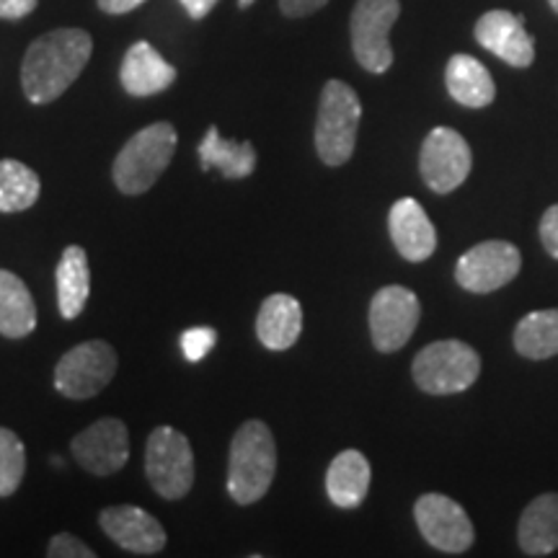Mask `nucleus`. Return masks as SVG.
I'll use <instances>...</instances> for the list:
<instances>
[{
  "label": "nucleus",
  "instance_id": "nucleus-1",
  "mask_svg": "<svg viewBox=\"0 0 558 558\" xmlns=\"http://www.w3.org/2000/svg\"><path fill=\"white\" fill-rule=\"evenodd\" d=\"M94 52V39L83 29H54L32 41L21 65V86L32 104L60 99L78 81Z\"/></svg>",
  "mask_w": 558,
  "mask_h": 558
},
{
  "label": "nucleus",
  "instance_id": "nucleus-2",
  "mask_svg": "<svg viewBox=\"0 0 558 558\" xmlns=\"http://www.w3.org/2000/svg\"><path fill=\"white\" fill-rule=\"evenodd\" d=\"M277 473L275 435L259 418L241 424L230 442L228 494L235 505L248 507L267 497Z\"/></svg>",
  "mask_w": 558,
  "mask_h": 558
},
{
  "label": "nucleus",
  "instance_id": "nucleus-3",
  "mask_svg": "<svg viewBox=\"0 0 558 558\" xmlns=\"http://www.w3.org/2000/svg\"><path fill=\"white\" fill-rule=\"evenodd\" d=\"M177 150V130L169 122H156L132 135L114 160V184L128 197L148 192L160 173L169 169Z\"/></svg>",
  "mask_w": 558,
  "mask_h": 558
},
{
  "label": "nucleus",
  "instance_id": "nucleus-4",
  "mask_svg": "<svg viewBox=\"0 0 558 558\" xmlns=\"http://www.w3.org/2000/svg\"><path fill=\"white\" fill-rule=\"evenodd\" d=\"M362 120L360 96L344 81H329L320 90L316 150L326 166H344L357 145Z\"/></svg>",
  "mask_w": 558,
  "mask_h": 558
},
{
  "label": "nucleus",
  "instance_id": "nucleus-5",
  "mask_svg": "<svg viewBox=\"0 0 558 558\" xmlns=\"http://www.w3.org/2000/svg\"><path fill=\"white\" fill-rule=\"evenodd\" d=\"M416 386L429 396H452L469 390L478 380L481 357L473 347L458 339L424 347L411 365Z\"/></svg>",
  "mask_w": 558,
  "mask_h": 558
},
{
  "label": "nucleus",
  "instance_id": "nucleus-6",
  "mask_svg": "<svg viewBox=\"0 0 558 558\" xmlns=\"http://www.w3.org/2000/svg\"><path fill=\"white\" fill-rule=\"evenodd\" d=\"M117 352L109 341L90 339L62 354L54 367V388L65 399L86 401L99 396L117 375Z\"/></svg>",
  "mask_w": 558,
  "mask_h": 558
},
{
  "label": "nucleus",
  "instance_id": "nucleus-7",
  "mask_svg": "<svg viewBox=\"0 0 558 558\" xmlns=\"http://www.w3.org/2000/svg\"><path fill=\"white\" fill-rule=\"evenodd\" d=\"M145 473L163 499H181L194 486V452L186 435L173 427L150 432L145 448Z\"/></svg>",
  "mask_w": 558,
  "mask_h": 558
},
{
  "label": "nucleus",
  "instance_id": "nucleus-8",
  "mask_svg": "<svg viewBox=\"0 0 558 558\" xmlns=\"http://www.w3.org/2000/svg\"><path fill=\"white\" fill-rule=\"evenodd\" d=\"M401 13L399 0H357L352 11V50L367 73H386L393 65L390 29Z\"/></svg>",
  "mask_w": 558,
  "mask_h": 558
},
{
  "label": "nucleus",
  "instance_id": "nucleus-9",
  "mask_svg": "<svg viewBox=\"0 0 558 558\" xmlns=\"http://www.w3.org/2000/svg\"><path fill=\"white\" fill-rule=\"evenodd\" d=\"M418 318H422V305L409 288L388 284L375 292L369 303V337L375 349L386 354L399 352L414 337Z\"/></svg>",
  "mask_w": 558,
  "mask_h": 558
},
{
  "label": "nucleus",
  "instance_id": "nucleus-10",
  "mask_svg": "<svg viewBox=\"0 0 558 558\" xmlns=\"http://www.w3.org/2000/svg\"><path fill=\"white\" fill-rule=\"evenodd\" d=\"M471 166V148L460 132L450 128H435L424 140L422 156H418V171H422L424 184L435 194L456 192L469 179Z\"/></svg>",
  "mask_w": 558,
  "mask_h": 558
},
{
  "label": "nucleus",
  "instance_id": "nucleus-11",
  "mask_svg": "<svg viewBox=\"0 0 558 558\" xmlns=\"http://www.w3.org/2000/svg\"><path fill=\"white\" fill-rule=\"evenodd\" d=\"M522 267L520 248L509 241H484L458 259L456 279L463 290L486 295L518 277Z\"/></svg>",
  "mask_w": 558,
  "mask_h": 558
},
{
  "label": "nucleus",
  "instance_id": "nucleus-12",
  "mask_svg": "<svg viewBox=\"0 0 558 558\" xmlns=\"http://www.w3.org/2000/svg\"><path fill=\"white\" fill-rule=\"evenodd\" d=\"M414 518L418 533L432 548L445 550V554H463L473 546V522L465 509L456 499L442 497V494H424L414 507Z\"/></svg>",
  "mask_w": 558,
  "mask_h": 558
},
{
  "label": "nucleus",
  "instance_id": "nucleus-13",
  "mask_svg": "<svg viewBox=\"0 0 558 558\" xmlns=\"http://www.w3.org/2000/svg\"><path fill=\"white\" fill-rule=\"evenodd\" d=\"M73 458L94 476H111L130 460V432L120 418H99L70 442Z\"/></svg>",
  "mask_w": 558,
  "mask_h": 558
},
{
  "label": "nucleus",
  "instance_id": "nucleus-14",
  "mask_svg": "<svg viewBox=\"0 0 558 558\" xmlns=\"http://www.w3.org/2000/svg\"><path fill=\"white\" fill-rule=\"evenodd\" d=\"M99 525L109 541L137 556H156L166 548V530L143 507L120 505L104 509Z\"/></svg>",
  "mask_w": 558,
  "mask_h": 558
},
{
  "label": "nucleus",
  "instance_id": "nucleus-15",
  "mask_svg": "<svg viewBox=\"0 0 558 558\" xmlns=\"http://www.w3.org/2000/svg\"><path fill=\"white\" fill-rule=\"evenodd\" d=\"M478 45L512 68H527L535 60V41L525 29V16L509 11H488L476 24Z\"/></svg>",
  "mask_w": 558,
  "mask_h": 558
},
{
  "label": "nucleus",
  "instance_id": "nucleus-16",
  "mask_svg": "<svg viewBox=\"0 0 558 558\" xmlns=\"http://www.w3.org/2000/svg\"><path fill=\"white\" fill-rule=\"evenodd\" d=\"M388 230L393 246L407 262H424L435 254L437 230L416 199L403 197L390 207Z\"/></svg>",
  "mask_w": 558,
  "mask_h": 558
},
{
  "label": "nucleus",
  "instance_id": "nucleus-17",
  "mask_svg": "<svg viewBox=\"0 0 558 558\" xmlns=\"http://www.w3.org/2000/svg\"><path fill=\"white\" fill-rule=\"evenodd\" d=\"M120 81L130 96H156L173 86L177 68L160 58L148 41H135L122 60Z\"/></svg>",
  "mask_w": 558,
  "mask_h": 558
},
{
  "label": "nucleus",
  "instance_id": "nucleus-18",
  "mask_svg": "<svg viewBox=\"0 0 558 558\" xmlns=\"http://www.w3.org/2000/svg\"><path fill=\"white\" fill-rule=\"evenodd\" d=\"M303 333V305L292 295L277 292L262 303L256 316V337L271 352H284Z\"/></svg>",
  "mask_w": 558,
  "mask_h": 558
},
{
  "label": "nucleus",
  "instance_id": "nucleus-19",
  "mask_svg": "<svg viewBox=\"0 0 558 558\" xmlns=\"http://www.w3.org/2000/svg\"><path fill=\"white\" fill-rule=\"evenodd\" d=\"M369 460L360 450H344L331 460L326 471V494L341 509H354L367 499L369 492Z\"/></svg>",
  "mask_w": 558,
  "mask_h": 558
},
{
  "label": "nucleus",
  "instance_id": "nucleus-20",
  "mask_svg": "<svg viewBox=\"0 0 558 558\" xmlns=\"http://www.w3.org/2000/svg\"><path fill=\"white\" fill-rule=\"evenodd\" d=\"M445 83H448L450 96L460 107L484 109L497 99L492 73L471 54H452L448 70H445Z\"/></svg>",
  "mask_w": 558,
  "mask_h": 558
},
{
  "label": "nucleus",
  "instance_id": "nucleus-21",
  "mask_svg": "<svg viewBox=\"0 0 558 558\" xmlns=\"http://www.w3.org/2000/svg\"><path fill=\"white\" fill-rule=\"evenodd\" d=\"M202 169H218L226 179H246L256 169V148L248 140H226L218 128H209L197 148Z\"/></svg>",
  "mask_w": 558,
  "mask_h": 558
},
{
  "label": "nucleus",
  "instance_id": "nucleus-22",
  "mask_svg": "<svg viewBox=\"0 0 558 558\" xmlns=\"http://www.w3.org/2000/svg\"><path fill=\"white\" fill-rule=\"evenodd\" d=\"M54 284H58L60 316L65 320L78 318L90 295V269L86 251L81 246H68L62 251L58 271H54Z\"/></svg>",
  "mask_w": 558,
  "mask_h": 558
},
{
  "label": "nucleus",
  "instance_id": "nucleus-23",
  "mask_svg": "<svg viewBox=\"0 0 558 558\" xmlns=\"http://www.w3.org/2000/svg\"><path fill=\"white\" fill-rule=\"evenodd\" d=\"M520 548L527 556H548L558 548V494H543L520 518Z\"/></svg>",
  "mask_w": 558,
  "mask_h": 558
},
{
  "label": "nucleus",
  "instance_id": "nucleus-24",
  "mask_svg": "<svg viewBox=\"0 0 558 558\" xmlns=\"http://www.w3.org/2000/svg\"><path fill=\"white\" fill-rule=\"evenodd\" d=\"M37 329V305L24 279L0 269V333L24 339Z\"/></svg>",
  "mask_w": 558,
  "mask_h": 558
},
{
  "label": "nucleus",
  "instance_id": "nucleus-25",
  "mask_svg": "<svg viewBox=\"0 0 558 558\" xmlns=\"http://www.w3.org/2000/svg\"><path fill=\"white\" fill-rule=\"evenodd\" d=\"M514 349L527 360H548L558 354V308L533 311L514 329Z\"/></svg>",
  "mask_w": 558,
  "mask_h": 558
},
{
  "label": "nucleus",
  "instance_id": "nucleus-26",
  "mask_svg": "<svg viewBox=\"0 0 558 558\" xmlns=\"http://www.w3.org/2000/svg\"><path fill=\"white\" fill-rule=\"evenodd\" d=\"M39 177L21 160H0V213H24L37 205Z\"/></svg>",
  "mask_w": 558,
  "mask_h": 558
},
{
  "label": "nucleus",
  "instance_id": "nucleus-27",
  "mask_svg": "<svg viewBox=\"0 0 558 558\" xmlns=\"http://www.w3.org/2000/svg\"><path fill=\"white\" fill-rule=\"evenodd\" d=\"M26 450L16 432L0 427V497H11L24 481Z\"/></svg>",
  "mask_w": 558,
  "mask_h": 558
},
{
  "label": "nucleus",
  "instance_id": "nucleus-28",
  "mask_svg": "<svg viewBox=\"0 0 558 558\" xmlns=\"http://www.w3.org/2000/svg\"><path fill=\"white\" fill-rule=\"evenodd\" d=\"M181 352H184L186 362H202L218 344V331L209 326H194L181 333Z\"/></svg>",
  "mask_w": 558,
  "mask_h": 558
},
{
  "label": "nucleus",
  "instance_id": "nucleus-29",
  "mask_svg": "<svg viewBox=\"0 0 558 558\" xmlns=\"http://www.w3.org/2000/svg\"><path fill=\"white\" fill-rule=\"evenodd\" d=\"M47 556L50 558H94V548H88L86 543L70 533H60L50 541V548H47Z\"/></svg>",
  "mask_w": 558,
  "mask_h": 558
},
{
  "label": "nucleus",
  "instance_id": "nucleus-30",
  "mask_svg": "<svg viewBox=\"0 0 558 558\" xmlns=\"http://www.w3.org/2000/svg\"><path fill=\"white\" fill-rule=\"evenodd\" d=\"M541 241H543V248H546L554 259H558V205L548 207L546 215H543Z\"/></svg>",
  "mask_w": 558,
  "mask_h": 558
},
{
  "label": "nucleus",
  "instance_id": "nucleus-31",
  "mask_svg": "<svg viewBox=\"0 0 558 558\" xmlns=\"http://www.w3.org/2000/svg\"><path fill=\"white\" fill-rule=\"evenodd\" d=\"M326 3H329V0H279V9H282L284 16L303 19L320 11Z\"/></svg>",
  "mask_w": 558,
  "mask_h": 558
},
{
  "label": "nucleus",
  "instance_id": "nucleus-32",
  "mask_svg": "<svg viewBox=\"0 0 558 558\" xmlns=\"http://www.w3.org/2000/svg\"><path fill=\"white\" fill-rule=\"evenodd\" d=\"M37 3L39 0H0V19L16 21L29 16L37 9Z\"/></svg>",
  "mask_w": 558,
  "mask_h": 558
},
{
  "label": "nucleus",
  "instance_id": "nucleus-33",
  "mask_svg": "<svg viewBox=\"0 0 558 558\" xmlns=\"http://www.w3.org/2000/svg\"><path fill=\"white\" fill-rule=\"evenodd\" d=\"M145 0H99V9L104 13H114V16H122V13L135 11L137 5H143Z\"/></svg>",
  "mask_w": 558,
  "mask_h": 558
},
{
  "label": "nucleus",
  "instance_id": "nucleus-34",
  "mask_svg": "<svg viewBox=\"0 0 558 558\" xmlns=\"http://www.w3.org/2000/svg\"><path fill=\"white\" fill-rule=\"evenodd\" d=\"M181 5H184L186 9V13H190L192 19H205L209 11L215 9V3H218V0H179Z\"/></svg>",
  "mask_w": 558,
  "mask_h": 558
},
{
  "label": "nucleus",
  "instance_id": "nucleus-35",
  "mask_svg": "<svg viewBox=\"0 0 558 558\" xmlns=\"http://www.w3.org/2000/svg\"><path fill=\"white\" fill-rule=\"evenodd\" d=\"M241 9H248V5H254V0H239Z\"/></svg>",
  "mask_w": 558,
  "mask_h": 558
},
{
  "label": "nucleus",
  "instance_id": "nucleus-36",
  "mask_svg": "<svg viewBox=\"0 0 558 558\" xmlns=\"http://www.w3.org/2000/svg\"><path fill=\"white\" fill-rule=\"evenodd\" d=\"M548 3H550V9H554V11L558 13V0H548Z\"/></svg>",
  "mask_w": 558,
  "mask_h": 558
}]
</instances>
